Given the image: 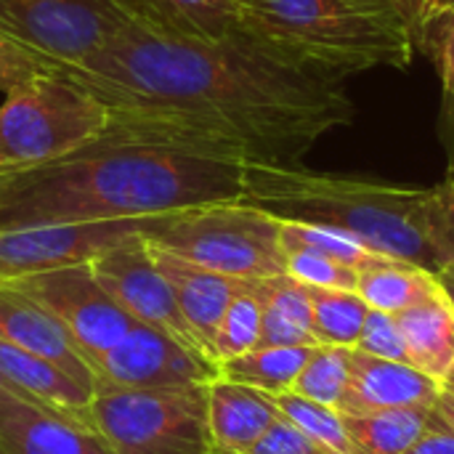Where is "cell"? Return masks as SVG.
<instances>
[{
	"mask_svg": "<svg viewBox=\"0 0 454 454\" xmlns=\"http://www.w3.org/2000/svg\"><path fill=\"white\" fill-rule=\"evenodd\" d=\"M136 24L189 40H234L237 0H120Z\"/></svg>",
	"mask_w": 454,
	"mask_h": 454,
	"instance_id": "ac0fdd59",
	"label": "cell"
},
{
	"mask_svg": "<svg viewBox=\"0 0 454 454\" xmlns=\"http://www.w3.org/2000/svg\"><path fill=\"white\" fill-rule=\"evenodd\" d=\"M428 192L431 186L314 173L303 165H250L242 202L279 221L343 231L372 253L436 274L442 263L428 237Z\"/></svg>",
	"mask_w": 454,
	"mask_h": 454,
	"instance_id": "277c9868",
	"label": "cell"
},
{
	"mask_svg": "<svg viewBox=\"0 0 454 454\" xmlns=\"http://www.w3.org/2000/svg\"><path fill=\"white\" fill-rule=\"evenodd\" d=\"M356 351L370 354V356H380V359H391V362H404L410 364L407 356V346H404V335L399 330V322L394 314L386 311H367L362 335L356 340Z\"/></svg>",
	"mask_w": 454,
	"mask_h": 454,
	"instance_id": "1f68e13d",
	"label": "cell"
},
{
	"mask_svg": "<svg viewBox=\"0 0 454 454\" xmlns=\"http://www.w3.org/2000/svg\"><path fill=\"white\" fill-rule=\"evenodd\" d=\"M261 322H263V303L258 295V279H250L247 287L229 303L215 340H213V359L221 367L223 362L253 351L261 340Z\"/></svg>",
	"mask_w": 454,
	"mask_h": 454,
	"instance_id": "4316f807",
	"label": "cell"
},
{
	"mask_svg": "<svg viewBox=\"0 0 454 454\" xmlns=\"http://www.w3.org/2000/svg\"><path fill=\"white\" fill-rule=\"evenodd\" d=\"M428 237L439 255L442 269L454 261V176L447 173L442 184L428 192ZM439 269V271H442ZM436 271V274H439Z\"/></svg>",
	"mask_w": 454,
	"mask_h": 454,
	"instance_id": "4dcf8cb0",
	"label": "cell"
},
{
	"mask_svg": "<svg viewBox=\"0 0 454 454\" xmlns=\"http://www.w3.org/2000/svg\"><path fill=\"white\" fill-rule=\"evenodd\" d=\"M279 226V218L247 202H218L168 213L146 239L226 277L269 279L285 274Z\"/></svg>",
	"mask_w": 454,
	"mask_h": 454,
	"instance_id": "8992f818",
	"label": "cell"
},
{
	"mask_svg": "<svg viewBox=\"0 0 454 454\" xmlns=\"http://www.w3.org/2000/svg\"><path fill=\"white\" fill-rule=\"evenodd\" d=\"M311 301V325L319 346L356 348L370 306L356 290L306 287Z\"/></svg>",
	"mask_w": 454,
	"mask_h": 454,
	"instance_id": "d4e9b609",
	"label": "cell"
},
{
	"mask_svg": "<svg viewBox=\"0 0 454 454\" xmlns=\"http://www.w3.org/2000/svg\"><path fill=\"white\" fill-rule=\"evenodd\" d=\"M274 404H277V410H279V415L285 420H290L295 428H301L314 442H319V444H325V447H330V450L340 454H354L351 452L348 434H346L343 415L335 407L309 402V399H303V396H298L293 391L274 394Z\"/></svg>",
	"mask_w": 454,
	"mask_h": 454,
	"instance_id": "f1b7e54d",
	"label": "cell"
},
{
	"mask_svg": "<svg viewBox=\"0 0 454 454\" xmlns=\"http://www.w3.org/2000/svg\"><path fill=\"white\" fill-rule=\"evenodd\" d=\"M431 426L444 428V431L454 434V391L442 388L439 399H436L434 407H431Z\"/></svg>",
	"mask_w": 454,
	"mask_h": 454,
	"instance_id": "74e56055",
	"label": "cell"
},
{
	"mask_svg": "<svg viewBox=\"0 0 454 454\" xmlns=\"http://www.w3.org/2000/svg\"><path fill=\"white\" fill-rule=\"evenodd\" d=\"M130 24L120 0H0V29L56 69L85 67Z\"/></svg>",
	"mask_w": 454,
	"mask_h": 454,
	"instance_id": "ba28073f",
	"label": "cell"
},
{
	"mask_svg": "<svg viewBox=\"0 0 454 454\" xmlns=\"http://www.w3.org/2000/svg\"><path fill=\"white\" fill-rule=\"evenodd\" d=\"M439 136H442V144L447 149V160H450V170L454 176V104L444 101V109H442V117H439Z\"/></svg>",
	"mask_w": 454,
	"mask_h": 454,
	"instance_id": "f35d334b",
	"label": "cell"
},
{
	"mask_svg": "<svg viewBox=\"0 0 454 454\" xmlns=\"http://www.w3.org/2000/svg\"><path fill=\"white\" fill-rule=\"evenodd\" d=\"M85 418L114 454H213L207 386L101 388Z\"/></svg>",
	"mask_w": 454,
	"mask_h": 454,
	"instance_id": "52a82bcc",
	"label": "cell"
},
{
	"mask_svg": "<svg viewBox=\"0 0 454 454\" xmlns=\"http://www.w3.org/2000/svg\"><path fill=\"white\" fill-rule=\"evenodd\" d=\"M258 295L263 303L258 346H319L314 338L311 301L306 285L295 282L287 274H279L258 279Z\"/></svg>",
	"mask_w": 454,
	"mask_h": 454,
	"instance_id": "44dd1931",
	"label": "cell"
},
{
	"mask_svg": "<svg viewBox=\"0 0 454 454\" xmlns=\"http://www.w3.org/2000/svg\"><path fill=\"white\" fill-rule=\"evenodd\" d=\"M279 242H282L285 253H290V250L317 253V255L333 258L343 266H351L359 274L372 269V266H380L386 261H394V258H386L380 253H372L370 247H364L362 242L351 239L343 231H335L327 226H314V223H298V221H282Z\"/></svg>",
	"mask_w": 454,
	"mask_h": 454,
	"instance_id": "484cf974",
	"label": "cell"
},
{
	"mask_svg": "<svg viewBox=\"0 0 454 454\" xmlns=\"http://www.w3.org/2000/svg\"><path fill=\"white\" fill-rule=\"evenodd\" d=\"M88 266H90L96 282L106 290V295L133 322L160 330L168 338H173L176 343L186 346L189 351L207 356L202 351V346L197 343L194 333L189 330L186 319L181 317L176 295H173L168 279L162 277V271L157 269L144 234L128 237L120 245L98 253L96 258L88 261Z\"/></svg>",
	"mask_w": 454,
	"mask_h": 454,
	"instance_id": "30bf717a",
	"label": "cell"
},
{
	"mask_svg": "<svg viewBox=\"0 0 454 454\" xmlns=\"http://www.w3.org/2000/svg\"><path fill=\"white\" fill-rule=\"evenodd\" d=\"M454 16V0H420V11L415 19V48L431 53V45L439 29Z\"/></svg>",
	"mask_w": 454,
	"mask_h": 454,
	"instance_id": "e575fe53",
	"label": "cell"
},
{
	"mask_svg": "<svg viewBox=\"0 0 454 454\" xmlns=\"http://www.w3.org/2000/svg\"><path fill=\"white\" fill-rule=\"evenodd\" d=\"M436 279H439V287L444 290V295L452 301L454 306V261L452 263H447V266L436 274Z\"/></svg>",
	"mask_w": 454,
	"mask_h": 454,
	"instance_id": "ab89813d",
	"label": "cell"
},
{
	"mask_svg": "<svg viewBox=\"0 0 454 454\" xmlns=\"http://www.w3.org/2000/svg\"><path fill=\"white\" fill-rule=\"evenodd\" d=\"M351 354L354 348H346V346H317L309 362L303 364L301 375L295 378L293 394L317 404L338 407L348 383Z\"/></svg>",
	"mask_w": 454,
	"mask_h": 454,
	"instance_id": "83f0119b",
	"label": "cell"
},
{
	"mask_svg": "<svg viewBox=\"0 0 454 454\" xmlns=\"http://www.w3.org/2000/svg\"><path fill=\"white\" fill-rule=\"evenodd\" d=\"M0 340L53 362L93 391V372L64 325L13 285H0Z\"/></svg>",
	"mask_w": 454,
	"mask_h": 454,
	"instance_id": "2e32d148",
	"label": "cell"
},
{
	"mask_svg": "<svg viewBox=\"0 0 454 454\" xmlns=\"http://www.w3.org/2000/svg\"><path fill=\"white\" fill-rule=\"evenodd\" d=\"M279 418L274 394L221 375L207 383V431L213 454H245Z\"/></svg>",
	"mask_w": 454,
	"mask_h": 454,
	"instance_id": "e0dca14e",
	"label": "cell"
},
{
	"mask_svg": "<svg viewBox=\"0 0 454 454\" xmlns=\"http://www.w3.org/2000/svg\"><path fill=\"white\" fill-rule=\"evenodd\" d=\"M442 383L412 364L370 356L354 348L346 391L338 402L340 415H372L404 407H434Z\"/></svg>",
	"mask_w": 454,
	"mask_h": 454,
	"instance_id": "5bb4252c",
	"label": "cell"
},
{
	"mask_svg": "<svg viewBox=\"0 0 454 454\" xmlns=\"http://www.w3.org/2000/svg\"><path fill=\"white\" fill-rule=\"evenodd\" d=\"M106 109L112 133L242 165L295 168L356 109L338 80L237 40H189L125 27L80 69H59Z\"/></svg>",
	"mask_w": 454,
	"mask_h": 454,
	"instance_id": "6da1fadb",
	"label": "cell"
},
{
	"mask_svg": "<svg viewBox=\"0 0 454 454\" xmlns=\"http://www.w3.org/2000/svg\"><path fill=\"white\" fill-rule=\"evenodd\" d=\"M8 285L37 301L64 325V330L85 356L88 367L101 354L114 348L138 325L106 295L88 263L29 274Z\"/></svg>",
	"mask_w": 454,
	"mask_h": 454,
	"instance_id": "9c48e42d",
	"label": "cell"
},
{
	"mask_svg": "<svg viewBox=\"0 0 454 454\" xmlns=\"http://www.w3.org/2000/svg\"><path fill=\"white\" fill-rule=\"evenodd\" d=\"M146 245H149V253H152L157 269L162 271V277L168 279V285L176 295L181 317L186 319V325L194 333L202 351L213 359V340H215L218 325H221L229 303L247 287L250 279H237V277H226V274L202 269L197 263H189V261L152 245L149 239H146Z\"/></svg>",
	"mask_w": 454,
	"mask_h": 454,
	"instance_id": "9a60e30c",
	"label": "cell"
},
{
	"mask_svg": "<svg viewBox=\"0 0 454 454\" xmlns=\"http://www.w3.org/2000/svg\"><path fill=\"white\" fill-rule=\"evenodd\" d=\"M396 322L410 364L444 383L454 370V306L444 290L439 287V293L396 314Z\"/></svg>",
	"mask_w": 454,
	"mask_h": 454,
	"instance_id": "ffe728a7",
	"label": "cell"
},
{
	"mask_svg": "<svg viewBox=\"0 0 454 454\" xmlns=\"http://www.w3.org/2000/svg\"><path fill=\"white\" fill-rule=\"evenodd\" d=\"M245 170L242 162L106 130L59 160L0 170V231L242 202Z\"/></svg>",
	"mask_w": 454,
	"mask_h": 454,
	"instance_id": "7a4b0ae2",
	"label": "cell"
},
{
	"mask_svg": "<svg viewBox=\"0 0 454 454\" xmlns=\"http://www.w3.org/2000/svg\"><path fill=\"white\" fill-rule=\"evenodd\" d=\"M314 348L317 346H258L223 362L218 375L266 394H287Z\"/></svg>",
	"mask_w": 454,
	"mask_h": 454,
	"instance_id": "cb8c5ba5",
	"label": "cell"
},
{
	"mask_svg": "<svg viewBox=\"0 0 454 454\" xmlns=\"http://www.w3.org/2000/svg\"><path fill=\"white\" fill-rule=\"evenodd\" d=\"M285 274L306 287H327V290H356L359 271L351 266H343L333 258L306 253V250H290L285 253Z\"/></svg>",
	"mask_w": 454,
	"mask_h": 454,
	"instance_id": "f546056e",
	"label": "cell"
},
{
	"mask_svg": "<svg viewBox=\"0 0 454 454\" xmlns=\"http://www.w3.org/2000/svg\"><path fill=\"white\" fill-rule=\"evenodd\" d=\"M431 56L439 59L442 82H444V101L454 104V16L439 29V35L431 45Z\"/></svg>",
	"mask_w": 454,
	"mask_h": 454,
	"instance_id": "d590c367",
	"label": "cell"
},
{
	"mask_svg": "<svg viewBox=\"0 0 454 454\" xmlns=\"http://www.w3.org/2000/svg\"><path fill=\"white\" fill-rule=\"evenodd\" d=\"M0 454H114L98 431L74 415L0 391Z\"/></svg>",
	"mask_w": 454,
	"mask_h": 454,
	"instance_id": "4fadbf2b",
	"label": "cell"
},
{
	"mask_svg": "<svg viewBox=\"0 0 454 454\" xmlns=\"http://www.w3.org/2000/svg\"><path fill=\"white\" fill-rule=\"evenodd\" d=\"M0 375L13 386L21 399H29L40 407L85 418L93 391L80 386L53 362L8 346L0 340ZM88 420V418H85Z\"/></svg>",
	"mask_w": 454,
	"mask_h": 454,
	"instance_id": "d6986e66",
	"label": "cell"
},
{
	"mask_svg": "<svg viewBox=\"0 0 454 454\" xmlns=\"http://www.w3.org/2000/svg\"><path fill=\"white\" fill-rule=\"evenodd\" d=\"M407 454H454V434L428 423V431Z\"/></svg>",
	"mask_w": 454,
	"mask_h": 454,
	"instance_id": "8d00e7d4",
	"label": "cell"
},
{
	"mask_svg": "<svg viewBox=\"0 0 454 454\" xmlns=\"http://www.w3.org/2000/svg\"><path fill=\"white\" fill-rule=\"evenodd\" d=\"M165 215L5 229L0 231V285L72 263H88L128 237L152 234Z\"/></svg>",
	"mask_w": 454,
	"mask_h": 454,
	"instance_id": "8fae6325",
	"label": "cell"
},
{
	"mask_svg": "<svg viewBox=\"0 0 454 454\" xmlns=\"http://www.w3.org/2000/svg\"><path fill=\"white\" fill-rule=\"evenodd\" d=\"M93 391L101 388H184L207 386L218 364L189 351L160 330L136 325L93 364Z\"/></svg>",
	"mask_w": 454,
	"mask_h": 454,
	"instance_id": "7c38bea8",
	"label": "cell"
},
{
	"mask_svg": "<svg viewBox=\"0 0 454 454\" xmlns=\"http://www.w3.org/2000/svg\"><path fill=\"white\" fill-rule=\"evenodd\" d=\"M354 454H407L428 431L431 407L343 415Z\"/></svg>",
	"mask_w": 454,
	"mask_h": 454,
	"instance_id": "7402d4cb",
	"label": "cell"
},
{
	"mask_svg": "<svg viewBox=\"0 0 454 454\" xmlns=\"http://www.w3.org/2000/svg\"><path fill=\"white\" fill-rule=\"evenodd\" d=\"M48 72H59V69L0 29V90L3 93Z\"/></svg>",
	"mask_w": 454,
	"mask_h": 454,
	"instance_id": "d6a6232c",
	"label": "cell"
},
{
	"mask_svg": "<svg viewBox=\"0 0 454 454\" xmlns=\"http://www.w3.org/2000/svg\"><path fill=\"white\" fill-rule=\"evenodd\" d=\"M442 386H444L447 391H454V370L447 375V378H444V383H442Z\"/></svg>",
	"mask_w": 454,
	"mask_h": 454,
	"instance_id": "7bdbcfd3",
	"label": "cell"
},
{
	"mask_svg": "<svg viewBox=\"0 0 454 454\" xmlns=\"http://www.w3.org/2000/svg\"><path fill=\"white\" fill-rule=\"evenodd\" d=\"M356 293L375 311L402 314L428 295L439 293V279L434 271L404 261H386L359 274Z\"/></svg>",
	"mask_w": 454,
	"mask_h": 454,
	"instance_id": "603a6c76",
	"label": "cell"
},
{
	"mask_svg": "<svg viewBox=\"0 0 454 454\" xmlns=\"http://www.w3.org/2000/svg\"><path fill=\"white\" fill-rule=\"evenodd\" d=\"M0 391H8V394H16V391H13V386H11V383H8V380L3 378V375H0ZM16 396H19V394H16Z\"/></svg>",
	"mask_w": 454,
	"mask_h": 454,
	"instance_id": "b9f144b4",
	"label": "cell"
},
{
	"mask_svg": "<svg viewBox=\"0 0 454 454\" xmlns=\"http://www.w3.org/2000/svg\"><path fill=\"white\" fill-rule=\"evenodd\" d=\"M109 122V109L64 72L32 77L0 106V170L59 160L101 138Z\"/></svg>",
	"mask_w": 454,
	"mask_h": 454,
	"instance_id": "5b68a950",
	"label": "cell"
},
{
	"mask_svg": "<svg viewBox=\"0 0 454 454\" xmlns=\"http://www.w3.org/2000/svg\"><path fill=\"white\" fill-rule=\"evenodd\" d=\"M388 3H396L407 13V19L412 24V35H415V19H418V11H420V0H388Z\"/></svg>",
	"mask_w": 454,
	"mask_h": 454,
	"instance_id": "60d3db41",
	"label": "cell"
},
{
	"mask_svg": "<svg viewBox=\"0 0 454 454\" xmlns=\"http://www.w3.org/2000/svg\"><path fill=\"white\" fill-rule=\"evenodd\" d=\"M234 40L338 82L407 69L418 51L407 13L388 0H237Z\"/></svg>",
	"mask_w": 454,
	"mask_h": 454,
	"instance_id": "3957f363",
	"label": "cell"
},
{
	"mask_svg": "<svg viewBox=\"0 0 454 454\" xmlns=\"http://www.w3.org/2000/svg\"><path fill=\"white\" fill-rule=\"evenodd\" d=\"M245 454H340L295 428L290 420L279 418Z\"/></svg>",
	"mask_w": 454,
	"mask_h": 454,
	"instance_id": "836d02e7",
	"label": "cell"
}]
</instances>
